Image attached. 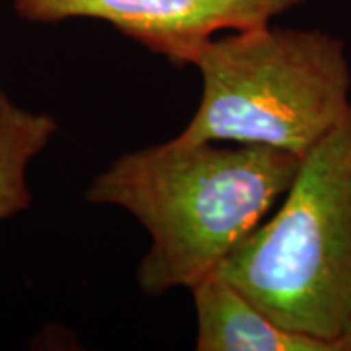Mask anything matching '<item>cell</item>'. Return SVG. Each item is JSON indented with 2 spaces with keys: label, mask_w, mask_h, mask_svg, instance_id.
Returning <instances> with one entry per match:
<instances>
[{
  "label": "cell",
  "mask_w": 351,
  "mask_h": 351,
  "mask_svg": "<svg viewBox=\"0 0 351 351\" xmlns=\"http://www.w3.org/2000/svg\"><path fill=\"white\" fill-rule=\"evenodd\" d=\"M57 121L47 113H34L0 94V221L29 207L27 164L47 147Z\"/></svg>",
  "instance_id": "obj_6"
},
{
  "label": "cell",
  "mask_w": 351,
  "mask_h": 351,
  "mask_svg": "<svg viewBox=\"0 0 351 351\" xmlns=\"http://www.w3.org/2000/svg\"><path fill=\"white\" fill-rule=\"evenodd\" d=\"M308 0H14L18 16L53 24L92 18L172 64H191L219 32L271 24L277 16Z\"/></svg>",
  "instance_id": "obj_4"
},
{
  "label": "cell",
  "mask_w": 351,
  "mask_h": 351,
  "mask_svg": "<svg viewBox=\"0 0 351 351\" xmlns=\"http://www.w3.org/2000/svg\"><path fill=\"white\" fill-rule=\"evenodd\" d=\"M191 66L201 100L180 143L262 145L302 158L351 106L348 47L324 29L230 32L209 39Z\"/></svg>",
  "instance_id": "obj_3"
},
{
  "label": "cell",
  "mask_w": 351,
  "mask_h": 351,
  "mask_svg": "<svg viewBox=\"0 0 351 351\" xmlns=\"http://www.w3.org/2000/svg\"><path fill=\"white\" fill-rule=\"evenodd\" d=\"M217 274L279 326L343 351L351 320V106L302 156L276 213Z\"/></svg>",
  "instance_id": "obj_2"
},
{
  "label": "cell",
  "mask_w": 351,
  "mask_h": 351,
  "mask_svg": "<svg viewBox=\"0 0 351 351\" xmlns=\"http://www.w3.org/2000/svg\"><path fill=\"white\" fill-rule=\"evenodd\" d=\"M341 348H343V351H351V320L346 328V332H343V336H341Z\"/></svg>",
  "instance_id": "obj_7"
},
{
  "label": "cell",
  "mask_w": 351,
  "mask_h": 351,
  "mask_svg": "<svg viewBox=\"0 0 351 351\" xmlns=\"http://www.w3.org/2000/svg\"><path fill=\"white\" fill-rule=\"evenodd\" d=\"M301 156L262 145L166 141L117 156L86 189L121 207L149 232L137 267L149 297L211 276L281 201Z\"/></svg>",
  "instance_id": "obj_1"
},
{
  "label": "cell",
  "mask_w": 351,
  "mask_h": 351,
  "mask_svg": "<svg viewBox=\"0 0 351 351\" xmlns=\"http://www.w3.org/2000/svg\"><path fill=\"white\" fill-rule=\"evenodd\" d=\"M189 291L195 302L197 351H339L332 341L279 326L217 271Z\"/></svg>",
  "instance_id": "obj_5"
}]
</instances>
